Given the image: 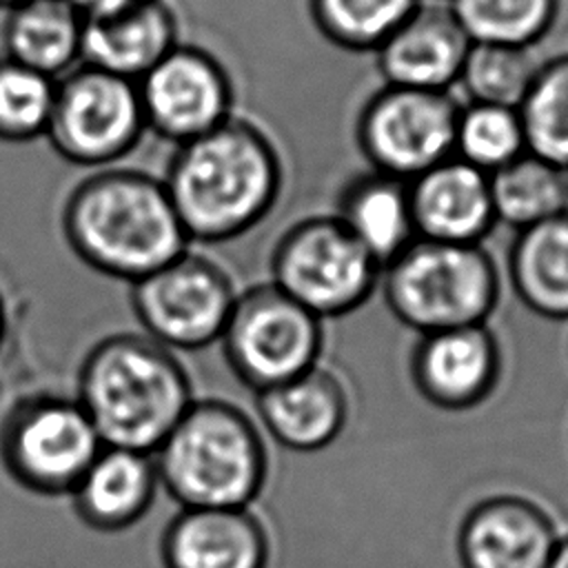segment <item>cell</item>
<instances>
[{"mask_svg":"<svg viewBox=\"0 0 568 568\" xmlns=\"http://www.w3.org/2000/svg\"><path fill=\"white\" fill-rule=\"evenodd\" d=\"M193 244H220L257 226L277 204L284 164L273 138L231 115L217 129L178 144L162 175Z\"/></svg>","mask_w":568,"mask_h":568,"instance_id":"6da1fadb","label":"cell"},{"mask_svg":"<svg viewBox=\"0 0 568 568\" xmlns=\"http://www.w3.org/2000/svg\"><path fill=\"white\" fill-rule=\"evenodd\" d=\"M60 226L80 262L129 284L191 248L162 178L131 166L80 180L62 204Z\"/></svg>","mask_w":568,"mask_h":568,"instance_id":"7a4b0ae2","label":"cell"},{"mask_svg":"<svg viewBox=\"0 0 568 568\" xmlns=\"http://www.w3.org/2000/svg\"><path fill=\"white\" fill-rule=\"evenodd\" d=\"M75 399L104 446L153 455L195 397L178 353L140 331L106 335L87 351Z\"/></svg>","mask_w":568,"mask_h":568,"instance_id":"3957f363","label":"cell"},{"mask_svg":"<svg viewBox=\"0 0 568 568\" xmlns=\"http://www.w3.org/2000/svg\"><path fill=\"white\" fill-rule=\"evenodd\" d=\"M166 493L184 508H246L266 470L257 424L224 399H193L155 450Z\"/></svg>","mask_w":568,"mask_h":568,"instance_id":"277c9868","label":"cell"},{"mask_svg":"<svg viewBox=\"0 0 568 568\" xmlns=\"http://www.w3.org/2000/svg\"><path fill=\"white\" fill-rule=\"evenodd\" d=\"M390 315L417 335L488 324L501 300V273L484 244L413 240L379 275Z\"/></svg>","mask_w":568,"mask_h":568,"instance_id":"5b68a950","label":"cell"},{"mask_svg":"<svg viewBox=\"0 0 568 568\" xmlns=\"http://www.w3.org/2000/svg\"><path fill=\"white\" fill-rule=\"evenodd\" d=\"M379 275L382 266L333 213L297 220L271 251V282L324 322L364 306Z\"/></svg>","mask_w":568,"mask_h":568,"instance_id":"8992f818","label":"cell"},{"mask_svg":"<svg viewBox=\"0 0 568 568\" xmlns=\"http://www.w3.org/2000/svg\"><path fill=\"white\" fill-rule=\"evenodd\" d=\"M220 344L237 379L260 393L320 364L324 320L262 282L237 293Z\"/></svg>","mask_w":568,"mask_h":568,"instance_id":"52a82bcc","label":"cell"},{"mask_svg":"<svg viewBox=\"0 0 568 568\" xmlns=\"http://www.w3.org/2000/svg\"><path fill=\"white\" fill-rule=\"evenodd\" d=\"M146 133L138 82L80 62L55 80L44 140L69 164L106 169Z\"/></svg>","mask_w":568,"mask_h":568,"instance_id":"ba28073f","label":"cell"},{"mask_svg":"<svg viewBox=\"0 0 568 568\" xmlns=\"http://www.w3.org/2000/svg\"><path fill=\"white\" fill-rule=\"evenodd\" d=\"M129 286L142 333L175 353L220 342L240 293L217 260L193 248Z\"/></svg>","mask_w":568,"mask_h":568,"instance_id":"9c48e42d","label":"cell"},{"mask_svg":"<svg viewBox=\"0 0 568 568\" xmlns=\"http://www.w3.org/2000/svg\"><path fill=\"white\" fill-rule=\"evenodd\" d=\"M104 448L73 395H36L11 408L0 428V455L11 477L38 493H73Z\"/></svg>","mask_w":568,"mask_h":568,"instance_id":"30bf717a","label":"cell"},{"mask_svg":"<svg viewBox=\"0 0 568 568\" xmlns=\"http://www.w3.org/2000/svg\"><path fill=\"white\" fill-rule=\"evenodd\" d=\"M459 102L450 93L382 84L355 118L368 169L413 182L453 155Z\"/></svg>","mask_w":568,"mask_h":568,"instance_id":"8fae6325","label":"cell"},{"mask_svg":"<svg viewBox=\"0 0 568 568\" xmlns=\"http://www.w3.org/2000/svg\"><path fill=\"white\" fill-rule=\"evenodd\" d=\"M138 91L146 131L173 146L195 140L235 115L229 69L197 44H175L138 80Z\"/></svg>","mask_w":568,"mask_h":568,"instance_id":"7c38bea8","label":"cell"},{"mask_svg":"<svg viewBox=\"0 0 568 568\" xmlns=\"http://www.w3.org/2000/svg\"><path fill=\"white\" fill-rule=\"evenodd\" d=\"M408 373L415 390L430 406L448 413L484 404L501 377V346L488 324L417 335Z\"/></svg>","mask_w":568,"mask_h":568,"instance_id":"4fadbf2b","label":"cell"},{"mask_svg":"<svg viewBox=\"0 0 568 568\" xmlns=\"http://www.w3.org/2000/svg\"><path fill=\"white\" fill-rule=\"evenodd\" d=\"M557 541L555 519L541 504L499 493L464 513L455 550L462 568H548Z\"/></svg>","mask_w":568,"mask_h":568,"instance_id":"5bb4252c","label":"cell"},{"mask_svg":"<svg viewBox=\"0 0 568 568\" xmlns=\"http://www.w3.org/2000/svg\"><path fill=\"white\" fill-rule=\"evenodd\" d=\"M470 38L446 0H419L408 18L375 49L384 84L450 93Z\"/></svg>","mask_w":568,"mask_h":568,"instance_id":"9a60e30c","label":"cell"},{"mask_svg":"<svg viewBox=\"0 0 568 568\" xmlns=\"http://www.w3.org/2000/svg\"><path fill=\"white\" fill-rule=\"evenodd\" d=\"M417 237L450 244H484L497 226L490 180L450 155L410 182Z\"/></svg>","mask_w":568,"mask_h":568,"instance_id":"2e32d148","label":"cell"},{"mask_svg":"<svg viewBox=\"0 0 568 568\" xmlns=\"http://www.w3.org/2000/svg\"><path fill=\"white\" fill-rule=\"evenodd\" d=\"M257 415L268 435L286 450L320 453L328 448L348 424V393L344 382L326 366L257 393Z\"/></svg>","mask_w":568,"mask_h":568,"instance_id":"e0dca14e","label":"cell"},{"mask_svg":"<svg viewBox=\"0 0 568 568\" xmlns=\"http://www.w3.org/2000/svg\"><path fill=\"white\" fill-rule=\"evenodd\" d=\"M180 22L169 0H142L118 13L84 20L82 62L142 80L175 44Z\"/></svg>","mask_w":568,"mask_h":568,"instance_id":"ac0fdd59","label":"cell"},{"mask_svg":"<svg viewBox=\"0 0 568 568\" xmlns=\"http://www.w3.org/2000/svg\"><path fill=\"white\" fill-rule=\"evenodd\" d=\"M268 541L248 508H182L164 535L166 568H264Z\"/></svg>","mask_w":568,"mask_h":568,"instance_id":"d6986e66","label":"cell"},{"mask_svg":"<svg viewBox=\"0 0 568 568\" xmlns=\"http://www.w3.org/2000/svg\"><path fill=\"white\" fill-rule=\"evenodd\" d=\"M333 215L382 268L417 240L410 182L373 169L344 182Z\"/></svg>","mask_w":568,"mask_h":568,"instance_id":"ffe728a7","label":"cell"},{"mask_svg":"<svg viewBox=\"0 0 568 568\" xmlns=\"http://www.w3.org/2000/svg\"><path fill=\"white\" fill-rule=\"evenodd\" d=\"M155 488L153 455L104 446L71 495L78 515L89 526L118 530L146 513Z\"/></svg>","mask_w":568,"mask_h":568,"instance_id":"44dd1931","label":"cell"},{"mask_svg":"<svg viewBox=\"0 0 568 568\" xmlns=\"http://www.w3.org/2000/svg\"><path fill=\"white\" fill-rule=\"evenodd\" d=\"M506 275L528 311L550 322L568 320V211L515 231Z\"/></svg>","mask_w":568,"mask_h":568,"instance_id":"7402d4cb","label":"cell"},{"mask_svg":"<svg viewBox=\"0 0 568 568\" xmlns=\"http://www.w3.org/2000/svg\"><path fill=\"white\" fill-rule=\"evenodd\" d=\"M84 18L69 0H27L7 9L4 58L53 80L82 62Z\"/></svg>","mask_w":568,"mask_h":568,"instance_id":"603a6c76","label":"cell"},{"mask_svg":"<svg viewBox=\"0 0 568 568\" xmlns=\"http://www.w3.org/2000/svg\"><path fill=\"white\" fill-rule=\"evenodd\" d=\"M497 224L515 231L568 211V171L524 151L488 175Z\"/></svg>","mask_w":568,"mask_h":568,"instance_id":"cb8c5ba5","label":"cell"},{"mask_svg":"<svg viewBox=\"0 0 568 568\" xmlns=\"http://www.w3.org/2000/svg\"><path fill=\"white\" fill-rule=\"evenodd\" d=\"M470 42L532 49L555 27L561 0H446Z\"/></svg>","mask_w":568,"mask_h":568,"instance_id":"d4e9b609","label":"cell"},{"mask_svg":"<svg viewBox=\"0 0 568 568\" xmlns=\"http://www.w3.org/2000/svg\"><path fill=\"white\" fill-rule=\"evenodd\" d=\"M517 111L526 149L568 171V51L539 62Z\"/></svg>","mask_w":568,"mask_h":568,"instance_id":"484cf974","label":"cell"},{"mask_svg":"<svg viewBox=\"0 0 568 568\" xmlns=\"http://www.w3.org/2000/svg\"><path fill=\"white\" fill-rule=\"evenodd\" d=\"M419 0H306L320 36L337 49L375 53Z\"/></svg>","mask_w":568,"mask_h":568,"instance_id":"4316f807","label":"cell"},{"mask_svg":"<svg viewBox=\"0 0 568 568\" xmlns=\"http://www.w3.org/2000/svg\"><path fill=\"white\" fill-rule=\"evenodd\" d=\"M537 69L539 60L532 49L470 42L457 87H462L468 102L519 109Z\"/></svg>","mask_w":568,"mask_h":568,"instance_id":"83f0119b","label":"cell"},{"mask_svg":"<svg viewBox=\"0 0 568 568\" xmlns=\"http://www.w3.org/2000/svg\"><path fill=\"white\" fill-rule=\"evenodd\" d=\"M524 151L528 149L517 109L477 102L459 104L453 142L455 158L490 175Z\"/></svg>","mask_w":568,"mask_h":568,"instance_id":"f1b7e54d","label":"cell"},{"mask_svg":"<svg viewBox=\"0 0 568 568\" xmlns=\"http://www.w3.org/2000/svg\"><path fill=\"white\" fill-rule=\"evenodd\" d=\"M55 80L0 58V142L24 144L44 138Z\"/></svg>","mask_w":568,"mask_h":568,"instance_id":"f546056e","label":"cell"},{"mask_svg":"<svg viewBox=\"0 0 568 568\" xmlns=\"http://www.w3.org/2000/svg\"><path fill=\"white\" fill-rule=\"evenodd\" d=\"M84 20H93V18H102V16H111L118 13L126 7H133L142 0H69Z\"/></svg>","mask_w":568,"mask_h":568,"instance_id":"4dcf8cb0","label":"cell"},{"mask_svg":"<svg viewBox=\"0 0 568 568\" xmlns=\"http://www.w3.org/2000/svg\"><path fill=\"white\" fill-rule=\"evenodd\" d=\"M548 568H568V532L559 535V541L555 546Z\"/></svg>","mask_w":568,"mask_h":568,"instance_id":"1f68e13d","label":"cell"},{"mask_svg":"<svg viewBox=\"0 0 568 568\" xmlns=\"http://www.w3.org/2000/svg\"><path fill=\"white\" fill-rule=\"evenodd\" d=\"M4 335H7V306H4V297L0 293V346L4 342Z\"/></svg>","mask_w":568,"mask_h":568,"instance_id":"d6a6232c","label":"cell"},{"mask_svg":"<svg viewBox=\"0 0 568 568\" xmlns=\"http://www.w3.org/2000/svg\"><path fill=\"white\" fill-rule=\"evenodd\" d=\"M22 2H27V0H0V9H11V7H16V4H22Z\"/></svg>","mask_w":568,"mask_h":568,"instance_id":"836d02e7","label":"cell"}]
</instances>
